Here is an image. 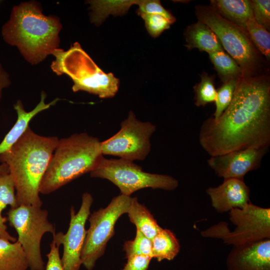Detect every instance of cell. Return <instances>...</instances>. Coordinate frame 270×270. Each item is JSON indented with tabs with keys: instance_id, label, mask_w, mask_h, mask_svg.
Returning a JSON list of instances; mask_svg holds the SVG:
<instances>
[{
	"instance_id": "6da1fadb",
	"label": "cell",
	"mask_w": 270,
	"mask_h": 270,
	"mask_svg": "<svg viewBox=\"0 0 270 270\" xmlns=\"http://www.w3.org/2000/svg\"><path fill=\"white\" fill-rule=\"evenodd\" d=\"M200 144L210 156L270 145V79L268 74L242 76L232 101L216 120L202 124Z\"/></svg>"
},
{
	"instance_id": "7a4b0ae2",
	"label": "cell",
	"mask_w": 270,
	"mask_h": 270,
	"mask_svg": "<svg viewBox=\"0 0 270 270\" xmlns=\"http://www.w3.org/2000/svg\"><path fill=\"white\" fill-rule=\"evenodd\" d=\"M59 139L35 133L28 126L8 150L0 154L8 165L16 188L18 206L42 207L40 186Z\"/></svg>"
},
{
	"instance_id": "3957f363",
	"label": "cell",
	"mask_w": 270,
	"mask_h": 270,
	"mask_svg": "<svg viewBox=\"0 0 270 270\" xmlns=\"http://www.w3.org/2000/svg\"><path fill=\"white\" fill-rule=\"evenodd\" d=\"M62 28L57 17L46 16L37 3L26 2L14 6L1 32L5 42L16 46L24 58L34 64L58 48Z\"/></svg>"
},
{
	"instance_id": "277c9868",
	"label": "cell",
	"mask_w": 270,
	"mask_h": 270,
	"mask_svg": "<svg viewBox=\"0 0 270 270\" xmlns=\"http://www.w3.org/2000/svg\"><path fill=\"white\" fill-rule=\"evenodd\" d=\"M100 142L86 132L59 140L41 181L40 193H52L96 169L104 158Z\"/></svg>"
},
{
	"instance_id": "5b68a950",
	"label": "cell",
	"mask_w": 270,
	"mask_h": 270,
	"mask_svg": "<svg viewBox=\"0 0 270 270\" xmlns=\"http://www.w3.org/2000/svg\"><path fill=\"white\" fill-rule=\"evenodd\" d=\"M51 68L57 75L66 74L72 80L74 92L85 91L101 98L114 97L120 81L112 73L104 72L78 42L67 50H54Z\"/></svg>"
},
{
	"instance_id": "8992f818",
	"label": "cell",
	"mask_w": 270,
	"mask_h": 270,
	"mask_svg": "<svg viewBox=\"0 0 270 270\" xmlns=\"http://www.w3.org/2000/svg\"><path fill=\"white\" fill-rule=\"evenodd\" d=\"M196 15L214 32L223 48L240 67L243 76L260 74L262 56L246 29L225 20L210 6H196Z\"/></svg>"
},
{
	"instance_id": "52a82bcc",
	"label": "cell",
	"mask_w": 270,
	"mask_h": 270,
	"mask_svg": "<svg viewBox=\"0 0 270 270\" xmlns=\"http://www.w3.org/2000/svg\"><path fill=\"white\" fill-rule=\"evenodd\" d=\"M90 174L92 178L110 180L120 189L121 194L127 196L142 188L172 190L178 186V180L171 176L145 172L134 162L122 158L104 157Z\"/></svg>"
},
{
	"instance_id": "ba28073f",
	"label": "cell",
	"mask_w": 270,
	"mask_h": 270,
	"mask_svg": "<svg viewBox=\"0 0 270 270\" xmlns=\"http://www.w3.org/2000/svg\"><path fill=\"white\" fill-rule=\"evenodd\" d=\"M8 220L18 235L17 241L24 250L31 270H44L40 243L44 234L56 233L55 227L48 220V212L41 207L20 205L7 212Z\"/></svg>"
},
{
	"instance_id": "9c48e42d",
	"label": "cell",
	"mask_w": 270,
	"mask_h": 270,
	"mask_svg": "<svg viewBox=\"0 0 270 270\" xmlns=\"http://www.w3.org/2000/svg\"><path fill=\"white\" fill-rule=\"evenodd\" d=\"M230 219L236 226L231 232L220 223L202 232L204 236L220 238L225 243L236 246L270 237V209L255 206L250 202L242 208L230 210Z\"/></svg>"
},
{
	"instance_id": "30bf717a",
	"label": "cell",
	"mask_w": 270,
	"mask_h": 270,
	"mask_svg": "<svg viewBox=\"0 0 270 270\" xmlns=\"http://www.w3.org/2000/svg\"><path fill=\"white\" fill-rule=\"evenodd\" d=\"M132 200L130 196L120 194L114 197L107 206L90 215V226L81 254L82 264L88 270H92L96 261L104 254L108 242L114 234L116 221L127 213Z\"/></svg>"
},
{
	"instance_id": "8fae6325",
	"label": "cell",
	"mask_w": 270,
	"mask_h": 270,
	"mask_svg": "<svg viewBox=\"0 0 270 270\" xmlns=\"http://www.w3.org/2000/svg\"><path fill=\"white\" fill-rule=\"evenodd\" d=\"M156 130L154 124L139 120L130 110L127 118L121 122L119 131L101 142L102 154L132 162L142 160L150 152V138Z\"/></svg>"
},
{
	"instance_id": "7c38bea8",
	"label": "cell",
	"mask_w": 270,
	"mask_h": 270,
	"mask_svg": "<svg viewBox=\"0 0 270 270\" xmlns=\"http://www.w3.org/2000/svg\"><path fill=\"white\" fill-rule=\"evenodd\" d=\"M92 202V196L87 192L84 193L79 210L76 213L74 208H70V222L66 233L58 232L53 234L56 244L64 246L61 262L64 270H80L82 264L81 254L86 233L85 224L90 215Z\"/></svg>"
},
{
	"instance_id": "4fadbf2b",
	"label": "cell",
	"mask_w": 270,
	"mask_h": 270,
	"mask_svg": "<svg viewBox=\"0 0 270 270\" xmlns=\"http://www.w3.org/2000/svg\"><path fill=\"white\" fill-rule=\"evenodd\" d=\"M268 148H249L210 156L208 164L218 176L224 179H243L246 173L260 167Z\"/></svg>"
},
{
	"instance_id": "5bb4252c",
	"label": "cell",
	"mask_w": 270,
	"mask_h": 270,
	"mask_svg": "<svg viewBox=\"0 0 270 270\" xmlns=\"http://www.w3.org/2000/svg\"><path fill=\"white\" fill-rule=\"evenodd\" d=\"M212 206L219 212L242 208L250 202V190L243 179L230 178L216 187L206 190Z\"/></svg>"
},
{
	"instance_id": "9a60e30c",
	"label": "cell",
	"mask_w": 270,
	"mask_h": 270,
	"mask_svg": "<svg viewBox=\"0 0 270 270\" xmlns=\"http://www.w3.org/2000/svg\"><path fill=\"white\" fill-rule=\"evenodd\" d=\"M234 252L238 265L242 270H270V240L264 239L236 246Z\"/></svg>"
},
{
	"instance_id": "2e32d148",
	"label": "cell",
	"mask_w": 270,
	"mask_h": 270,
	"mask_svg": "<svg viewBox=\"0 0 270 270\" xmlns=\"http://www.w3.org/2000/svg\"><path fill=\"white\" fill-rule=\"evenodd\" d=\"M46 94L42 92L40 100L36 106L31 111L25 110L23 104L20 100H18L14 105V108L17 114V120L5 136L0 143V154L10 149L22 136L32 118L40 112L54 105L60 100L56 98L50 103H45Z\"/></svg>"
},
{
	"instance_id": "e0dca14e",
	"label": "cell",
	"mask_w": 270,
	"mask_h": 270,
	"mask_svg": "<svg viewBox=\"0 0 270 270\" xmlns=\"http://www.w3.org/2000/svg\"><path fill=\"white\" fill-rule=\"evenodd\" d=\"M184 37L186 46L188 50L196 48L208 54L224 50L218 37L204 23L198 20L185 30Z\"/></svg>"
},
{
	"instance_id": "ac0fdd59",
	"label": "cell",
	"mask_w": 270,
	"mask_h": 270,
	"mask_svg": "<svg viewBox=\"0 0 270 270\" xmlns=\"http://www.w3.org/2000/svg\"><path fill=\"white\" fill-rule=\"evenodd\" d=\"M210 4V6L224 18L244 29L248 20L253 18L249 0H212Z\"/></svg>"
},
{
	"instance_id": "d6986e66",
	"label": "cell",
	"mask_w": 270,
	"mask_h": 270,
	"mask_svg": "<svg viewBox=\"0 0 270 270\" xmlns=\"http://www.w3.org/2000/svg\"><path fill=\"white\" fill-rule=\"evenodd\" d=\"M127 214L136 230L151 240L162 228L149 210L139 202L136 197L132 198Z\"/></svg>"
},
{
	"instance_id": "ffe728a7",
	"label": "cell",
	"mask_w": 270,
	"mask_h": 270,
	"mask_svg": "<svg viewBox=\"0 0 270 270\" xmlns=\"http://www.w3.org/2000/svg\"><path fill=\"white\" fill-rule=\"evenodd\" d=\"M28 268V259L20 244L0 238V270H26Z\"/></svg>"
},
{
	"instance_id": "44dd1931",
	"label": "cell",
	"mask_w": 270,
	"mask_h": 270,
	"mask_svg": "<svg viewBox=\"0 0 270 270\" xmlns=\"http://www.w3.org/2000/svg\"><path fill=\"white\" fill-rule=\"evenodd\" d=\"M11 208L18 206L16 188L10 173H0V234L2 238L14 242L16 238L7 232L4 222L7 218L2 216V210L7 206Z\"/></svg>"
},
{
	"instance_id": "7402d4cb",
	"label": "cell",
	"mask_w": 270,
	"mask_h": 270,
	"mask_svg": "<svg viewBox=\"0 0 270 270\" xmlns=\"http://www.w3.org/2000/svg\"><path fill=\"white\" fill-rule=\"evenodd\" d=\"M152 256L158 261L172 260L180 250L178 239L172 232L168 229L162 230L152 240Z\"/></svg>"
},
{
	"instance_id": "603a6c76",
	"label": "cell",
	"mask_w": 270,
	"mask_h": 270,
	"mask_svg": "<svg viewBox=\"0 0 270 270\" xmlns=\"http://www.w3.org/2000/svg\"><path fill=\"white\" fill-rule=\"evenodd\" d=\"M138 0H91L92 10L91 21L100 24L110 14L114 16L124 14L134 4H137Z\"/></svg>"
},
{
	"instance_id": "cb8c5ba5",
	"label": "cell",
	"mask_w": 270,
	"mask_h": 270,
	"mask_svg": "<svg viewBox=\"0 0 270 270\" xmlns=\"http://www.w3.org/2000/svg\"><path fill=\"white\" fill-rule=\"evenodd\" d=\"M209 58L223 82L243 76L238 63L224 50L208 54Z\"/></svg>"
},
{
	"instance_id": "d4e9b609",
	"label": "cell",
	"mask_w": 270,
	"mask_h": 270,
	"mask_svg": "<svg viewBox=\"0 0 270 270\" xmlns=\"http://www.w3.org/2000/svg\"><path fill=\"white\" fill-rule=\"evenodd\" d=\"M246 30L251 41L260 53L264 56L266 58L269 60L270 58V32L259 24L254 18H251L248 20Z\"/></svg>"
},
{
	"instance_id": "484cf974",
	"label": "cell",
	"mask_w": 270,
	"mask_h": 270,
	"mask_svg": "<svg viewBox=\"0 0 270 270\" xmlns=\"http://www.w3.org/2000/svg\"><path fill=\"white\" fill-rule=\"evenodd\" d=\"M200 82L194 86V104L198 107L214 102L216 96L214 78L205 72L200 76Z\"/></svg>"
},
{
	"instance_id": "4316f807",
	"label": "cell",
	"mask_w": 270,
	"mask_h": 270,
	"mask_svg": "<svg viewBox=\"0 0 270 270\" xmlns=\"http://www.w3.org/2000/svg\"><path fill=\"white\" fill-rule=\"evenodd\" d=\"M239 78H232L224 82L216 90V110L212 116L214 120L218 119L230 104Z\"/></svg>"
},
{
	"instance_id": "83f0119b",
	"label": "cell",
	"mask_w": 270,
	"mask_h": 270,
	"mask_svg": "<svg viewBox=\"0 0 270 270\" xmlns=\"http://www.w3.org/2000/svg\"><path fill=\"white\" fill-rule=\"evenodd\" d=\"M124 250L126 258L134 255H144L153 258L152 240L138 230L134 238L124 242Z\"/></svg>"
},
{
	"instance_id": "f1b7e54d",
	"label": "cell",
	"mask_w": 270,
	"mask_h": 270,
	"mask_svg": "<svg viewBox=\"0 0 270 270\" xmlns=\"http://www.w3.org/2000/svg\"><path fill=\"white\" fill-rule=\"evenodd\" d=\"M139 16L144 20L148 32L154 38L169 28L172 24L170 21L160 14H140Z\"/></svg>"
},
{
	"instance_id": "f546056e",
	"label": "cell",
	"mask_w": 270,
	"mask_h": 270,
	"mask_svg": "<svg viewBox=\"0 0 270 270\" xmlns=\"http://www.w3.org/2000/svg\"><path fill=\"white\" fill-rule=\"evenodd\" d=\"M253 18L268 32L270 30V0H250Z\"/></svg>"
},
{
	"instance_id": "4dcf8cb0",
	"label": "cell",
	"mask_w": 270,
	"mask_h": 270,
	"mask_svg": "<svg viewBox=\"0 0 270 270\" xmlns=\"http://www.w3.org/2000/svg\"><path fill=\"white\" fill-rule=\"evenodd\" d=\"M138 8L136 10L138 15L140 14H156L164 16L172 24L175 22L176 18L161 4L158 0H138Z\"/></svg>"
},
{
	"instance_id": "1f68e13d",
	"label": "cell",
	"mask_w": 270,
	"mask_h": 270,
	"mask_svg": "<svg viewBox=\"0 0 270 270\" xmlns=\"http://www.w3.org/2000/svg\"><path fill=\"white\" fill-rule=\"evenodd\" d=\"M60 246L56 244L53 239L50 244V252L46 254L48 262L46 270H64L62 266L60 255Z\"/></svg>"
},
{
	"instance_id": "d6a6232c",
	"label": "cell",
	"mask_w": 270,
	"mask_h": 270,
	"mask_svg": "<svg viewBox=\"0 0 270 270\" xmlns=\"http://www.w3.org/2000/svg\"><path fill=\"white\" fill-rule=\"evenodd\" d=\"M126 258L127 262L122 270H148L152 258L144 255H134Z\"/></svg>"
},
{
	"instance_id": "836d02e7",
	"label": "cell",
	"mask_w": 270,
	"mask_h": 270,
	"mask_svg": "<svg viewBox=\"0 0 270 270\" xmlns=\"http://www.w3.org/2000/svg\"><path fill=\"white\" fill-rule=\"evenodd\" d=\"M10 83V76L0 62V100L3 90L8 87Z\"/></svg>"
},
{
	"instance_id": "e575fe53",
	"label": "cell",
	"mask_w": 270,
	"mask_h": 270,
	"mask_svg": "<svg viewBox=\"0 0 270 270\" xmlns=\"http://www.w3.org/2000/svg\"><path fill=\"white\" fill-rule=\"evenodd\" d=\"M7 172L10 173L9 168L8 165L4 163L0 164V173Z\"/></svg>"
},
{
	"instance_id": "d590c367",
	"label": "cell",
	"mask_w": 270,
	"mask_h": 270,
	"mask_svg": "<svg viewBox=\"0 0 270 270\" xmlns=\"http://www.w3.org/2000/svg\"><path fill=\"white\" fill-rule=\"evenodd\" d=\"M0 238H2L0 234Z\"/></svg>"
}]
</instances>
